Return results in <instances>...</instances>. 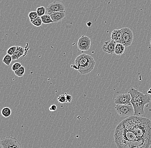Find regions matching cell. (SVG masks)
<instances>
[{
  "mask_svg": "<svg viewBox=\"0 0 151 148\" xmlns=\"http://www.w3.org/2000/svg\"><path fill=\"white\" fill-rule=\"evenodd\" d=\"M114 137L118 148H149L151 145V141L140 138L132 130L120 123L116 127Z\"/></svg>",
  "mask_w": 151,
  "mask_h": 148,
  "instance_id": "6da1fadb",
  "label": "cell"
},
{
  "mask_svg": "<svg viewBox=\"0 0 151 148\" xmlns=\"http://www.w3.org/2000/svg\"><path fill=\"white\" fill-rule=\"evenodd\" d=\"M128 93L132 96V105L134 110V116H140L144 114L145 106L151 102V98L148 94H144L134 88L131 87Z\"/></svg>",
  "mask_w": 151,
  "mask_h": 148,
  "instance_id": "7a4b0ae2",
  "label": "cell"
},
{
  "mask_svg": "<svg viewBox=\"0 0 151 148\" xmlns=\"http://www.w3.org/2000/svg\"><path fill=\"white\" fill-rule=\"evenodd\" d=\"M96 62L92 56L82 54L76 58L75 61L76 70L81 74H87L94 69Z\"/></svg>",
  "mask_w": 151,
  "mask_h": 148,
  "instance_id": "3957f363",
  "label": "cell"
},
{
  "mask_svg": "<svg viewBox=\"0 0 151 148\" xmlns=\"http://www.w3.org/2000/svg\"><path fill=\"white\" fill-rule=\"evenodd\" d=\"M116 111L121 117L132 116L134 114V110L132 105H117L115 107Z\"/></svg>",
  "mask_w": 151,
  "mask_h": 148,
  "instance_id": "277c9868",
  "label": "cell"
},
{
  "mask_svg": "<svg viewBox=\"0 0 151 148\" xmlns=\"http://www.w3.org/2000/svg\"><path fill=\"white\" fill-rule=\"evenodd\" d=\"M123 31L122 36L120 43L123 45L125 47H128L131 45L134 40V34L132 30L128 28H122Z\"/></svg>",
  "mask_w": 151,
  "mask_h": 148,
  "instance_id": "5b68a950",
  "label": "cell"
},
{
  "mask_svg": "<svg viewBox=\"0 0 151 148\" xmlns=\"http://www.w3.org/2000/svg\"><path fill=\"white\" fill-rule=\"evenodd\" d=\"M1 144L3 148H22L19 141L11 136L3 138L1 140Z\"/></svg>",
  "mask_w": 151,
  "mask_h": 148,
  "instance_id": "8992f818",
  "label": "cell"
},
{
  "mask_svg": "<svg viewBox=\"0 0 151 148\" xmlns=\"http://www.w3.org/2000/svg\"><path fill=\"white\" fill-rule=\"evenodd\" d=\"M91 45V40L90 38L83 35L79 39L78 41V47L82 51H88Z\"/></svg>",
  "mask_w": 151,
  "mask_h": 148,
  "instance_id": "52a82bcc",
  "label": "cell"
},
{
  "mask_svg": "<svg viewBox=\"0 0 151 148\" xmlns=\"http://www.w3.org/2000/svg\"><path fill=\"white\" fill-rule=\"evenodd\" d=\"M47 11L49 14L57 12L65 11V7L60 2L54 1L48 5Z\"/></svg>",
  "mask_w": 151,
  "mask_h": 148,
  "instance_id": "ba28073f",
  "label": "cell"
},
{
  "mask_svg": "<svg viewBox=\"0 0 151 148\" xmlns=\"http://www.w3.org/2000/svg\"><path fill=\"white\" fill-rule=\"evenodd\" d=\"M132 96L129 93L119 94L116 96L114 103L116 105H132Z\"/></svg>",
  "mask_w": 151,
  "mask_h": 148,
  "instance_id": "9c48e42d",
  "label": "cell"
},
{
  "mask_svg": "<svg viewBox=\"0 0 151 148\" xmlns=\"http://www.w3.org/2000/svg\"><path fill=\"white\" fill-rule=\"evenodd\" d=\"M117 43L111 39L110 41L106 42L103 45V51L108 54H113L115 51L116 46Z\"/></svg>",
  "mask_w": 151,
  "mask_h": 148,
  "instance_id": "30bf717a",
  "label": "cell"
},
{
  "mask_svg": "<svg viewBox=\"0 0 151 148\" xmlns=\"http://www.w3.org/2000/svg\"><path fill=\"white\" fill-rule=\"evenodd\" d=\"M53 23H58L65 17V11H60L53 12L49 14Z\"/></svg>",
  "mask_w": 151,
  "mask_h": 148,
  "instance_id": "8fae6325",
  "label": "cell"
},
{
  "mask_svg": "<svg viewBox=\"0 0 151 148\" xmlns=\"http://www.w3.org/2000/svg\"><path fill=\"white\" fill-rule=\"evenodd\" d=\"M122 34L123 31L122 29L114 30L111 34V39L115 41L117 43H120Z\"/></svg>",
  "mask_w": 151,
  "mask_h": 148,
  "instance_id": "7c38bea8",
  "label": "cell"
},
{
  "mask_svg": "<svg viewBox=\"0 0 151 148\" xmlns=\"http://www.w3.org/2000/svg\"><path fill=\"white\" fill-rule=\"evenodd\" d=\"M25 49L21 46H17V49L12 56L13 61L18 60L21 56H24Z\"/></svg>",
  "mask_w": 151,
  "mask_h": 148,
  "instance_id": "4fadbf2b",
  "label": "cell"
},
{
  "mask_svg": "<svg viewBox=\"0 0 151 148\" xmlns=\"http://www.w3.org/2000/svg\"><path fill=\"white\" fill-rule=\"evenodd\" d=\"M125 46L120 43H117L116 46L115 54L117 55H122L125 50Z\"/></svg>",
  "mask_w": 151,
  "mask_h": 148,
  "instance_id": "5bb4252c",
  "label": "cell"
},
{
  "mask_svg": "<svg viewBox=\"0 0 151 148\" xmlns=\"http://www.w3.org/2000/svg\"><path fill=\"white\" fill-rule=\"evenodd\" d=\"M42 19V23L44 24H51L53 23L50 15L49 14H45L42 17H40Z\"/></svg>",
  "mask_w": 151,
  "mask_h": 148,
  "instance_id": "9a60e30c",
  "label": "cell"
},
{
  "mask_svg": "<svg viewBox=\"0 0 151 148\" xmlns=\"http://www.w3.org/2000/svg\"><path fill=\"white\" fill-rule=\"evenodd\" d=\"M31 23L37 27H39L42 25V19L40 17H38L35 19L30 20Z\"/></svg>",
  "mask_w": 151,
  "mask_h": 148,
  "instance_id": "2e32d148",
  "label": "cell"
},
{
  "mask_svg": "<svg viewBox=\"0 0 151 148\" xmlns=\"http://www.w3.org/2000/svg\"><path fill=\"white\" fill-rule=\"evenodd\" d=\"M12 111L10 108L8 107H5L3 108L1 111L2 115L5 118H8L11 114Z\"/></svg>",
  "mask_w": 151,
  "mask_h": 148,
  "instance_id": "e0dca14e",
  "label": "cell"
},
{
  "mask_svg": "<svg viewBox=\"0 0 151 148\" xmlns=\"http://www.w3.org/2000/svg\"><path fill=\"white\" fill-rule=\"evenodd\" d=\"M12 61L11 56L9 55L8 54H7L3 57L2 61L6 65H10Z\"/></svg>",
  "mask_w": 151,
  "mask_h": 148,
  "instance_id": "ac0fdd59",
  "label": "cell"
},
{
  "mask_svg": "<svg viewBox=\"0 0 151 148\" xmlns=\"http://www.w3.org/2000/svg\"><path fill=\"white\" fill-rule=\"evenodd\" d=\"M25 68L23 66H21L19 69L14 72L15 74L19 77L23 76L25 73Z\"/></svg>",
  "mask_w": 151,
  "mask_h": 148,
  "instance_id": "d6986e66",
  "label": "cell"
},
{
  "mask_svg": "<svg viewBox=\"0 0 151 148\" xmlns=\"http://www.w3.org/2000/svg\"><path fill=\"white\" fill-rule=\"evenodd\" d=\"M46 10L47 9L45 8L44 7H40L37 8L36 12H37L38 16L40 17L45 15Z\"/></svg>",
  "mask_w": 151,
  "mask_h": 148,
  "instance_id": "ffe728a7",
  "label": "cell"
},
{
  "mask_svg": "<svg viewBox=\"0 0 151 148\" xmlns=\"http://www.w3.org/2000/svg\"><path fill=\"white\" fill-rule=\"evenodd\" d=\"M29 18L30 20L35 19L37 18L38 17V14H37V12L34 11H32L29 12Z\"/></svg>",
  "mask_w": 151,
  "mask_h": 148,
  "instance_id": "44dd1931",
  "label": "cell"
},
{
  "mask_svg": "<svg viewBox=\"0 0 151 148\" xmlns=\"http://www.w3.org/2000/svg\"><path fill=\"white\" fill-rule=\"evenodd\" d=\"M17 49V46H13L11 47L7 50V54H8L10 56H12L13 54L15 52Z\"/></svg>",
  "mask_w": 151,
  "mask_h": 148,
  "instance_id": "7402d4cb",
  "label": "cell"
},
{
  "mask_svg": "<svg viewBox=\"0 0 151 148\" xmlns=\"http://www.w3.org/2000/svg\"><path fill=\"white\" fill-rule=\"evenodd\" d=\"M22 66V64H21L19 63H15L13 64V65L12 66V70L13 72L16 71V70L19 69V68Z\"/></svg>",
  "mask_w": 151,
  "mask_h": 148,
  "instance_id": "603a6c76",
  "label": "cell"
},
{
  "mask_svg": "<svg viewBox=\"0 0 151 148\" xmlns=\"http://www.w3.org/2000/svg\"><path fill=\"white\" fill-rule=\"evenodd\" d=\"M57 100L59 103H61V104H64V103H65V102H66V98L65 96L64 95H61L58 98Z\"/></svg>",
  "mask_w": 151,
  "mask_h": 148,
  "instance_id": "cb8c5ba5",
  "label": "cell"
},
{
  "mask_svg": "<svg viewBox=\"0 0 151 148\" xmlns=\"http://www.w3.org/2000/svg\"><path fill=\"white\" fill-rule=\"evenodd\" d=\"M57 108V106L55 104H53V105H51L50 106L49 108V110L51 112H55V111H56Z\"/></svg>",
  "mask_w": 151,
  "mask_h": 148,
  "instance_id": "d4e9b609",
  "label": "cell"
},
{
  "mask_svg": "<svg viewBox=\"0 0 151 148\" xmlns=\"http://www.w3.org/2000/svg\"><path fill=\"white\" fill-rule=\"evenodd\" d=\"M66 98V102H69L70 103L72 101L73 97L70 95L68 94H66L65 95Z\"/></svg>",
  "mask_w": 151,
  "mask_h": 148,
  "instance_id": "484cf974",
  "label": "cell"
},
{
  "mask_svg": "<svg viewBox=\"0 0 151 148\" xmlns=\"http://www.w3.org/2000/svg\"><path fill=\"white\" fill-rule=\"evenodd\" d=\"M92 25V22H90V21H89V22H88L87 23V25L88 27H91V25Z\"/></svg>",
  "mask_w": 151,
  "mask_h": 148,
  "instance_id": "4316f807",
  "label": "cell"
},
{
  "mask_svg": "<svg viewBox=\"0 0 151 148\" xmlns=\"http://www.w3.org/2000/svg\"><path fill=\"white\" fill-rule=\"evenodd\" d=\"M147 93H148V94H149V95H151V88L150 89V90L148 91Z\"/></svg>",
  "mask_w": 151,
  "mask_h": 148,
  "instance_id": "83f0119b",
  "label": "cell"
},
{
  "mask_svg": "<svg viewBox=\"0 0 151 148\" xmlns=\"http://www.w3.org/2000/svg\"><path fill=\"white\" fill-rule=\"evenodd\" d=\"M0 148H3V147L2 146L1 144L0 145Z\"/></svg>",
  "mask_w": 151,
  "mask_h": 148,
  "instance_id": "f1b7e54d",
  "label": "cell"
},
{
  "mask_svg": "<svg viewBox=\"0 0 151 148\" xmlns=\"http://www.w3.org/2000/svg\"><path fill=\"white\" fill-rule=\"evenodd\" d=\"M150 45L151 46V39H150Z\"/></svg>",
  "mask_w": 151,
  "mask_h": 148,
  "instance_id": "f546056e",
  "label": "cell"
}]
</instances>
